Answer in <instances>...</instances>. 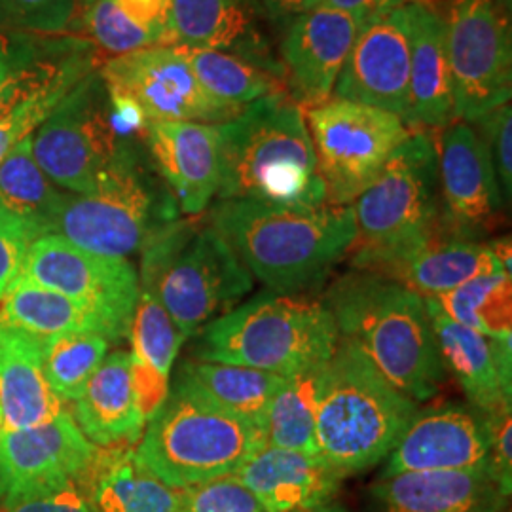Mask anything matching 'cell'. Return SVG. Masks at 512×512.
<instances>
[{"label": "cell", "mask_w": 512, "mask_h": 512, "mask_svg": "<svg viewBox=\"0 0 512 512\" xmlns=\"http://www.w3.org/2000/svg\"><path fill=\"white\" fill-rule=\"evenodd\" d=\"M499 2V6L503 8V12L507 14V16H511V4L512 0H497Z\"/></svg>", "instance_id": "f907efd6"}, {"label": "cell", "mask_w": 512, "mask_h": 512, "mask_svg": "<svg viewBox=\"0 0 512 512\" xmlns=\"http://www.w3.org/2000/svg\"><path fill=\"white\" fill-rule=\"evenodd\" d=\"M95 456L97 446L69 412L35 427L0 429V512L82 480Z\"/></svg>", "instance_id": "9a60e30c"}, {"label": "cell", "mask_w": 512, "mask_h": 512, "mask_svg": "<svg viewBox=\"0 0 512 512\" xmlns=\"http://www.w3.org/2000/svg\"><path fill=\"white\" fill-rule=\"evenodd\" d=\"M437 154L444 224L465 238L492 228L503 211V196L480 133L467 122H452L442 133Z\"/></svg>", "instance_id": "ffe728a7"}, {"label": "cell", "mask_w": 512, "mask_h": 512, "mask_svg": "<svg viewBox=\"0 0 512 512\" xmlns=\"http://www.w3.org/2000/svg\"><path fill=\"white\" fill-rule=\"evenodd\" d=\"M198 82L209 97L222 105L243 110L262 97L285 92V80L239 55L183 48Z\"/></svg>", "instance_id": "8d00e7d4"}, {"label": "cell", "mask_w": 512, "mask_h": 512, "mask_svg": "<svg viewBox=\"0 0 512 512\" xmlns=\"http://www.w3.org/2000/svg\"><path fill=\"white\" fill-rule=\"evenodd\" d=\"M80 482L97 512L179 511V490L152 475L131 446L97 448L92 467Z\"/></svg>", "instance_id": "4dcf8cb0"}, {"label": "cell", "mask_w": 512, "mask_h": 512, "mask_svg": "<svg viewBox=\"0 0 512 512\" xmlns=\"http://www.w3.org/2000/svg\"><path fill=\"white\" fill-rule=\"evenodd\" d=\"M2 429H25L55 420L65 406L44 374V338L0 319Z\"/></svg>", "instance_id": "4316f807"}, {"label": "cell", "mask_w": 512, "mask_h": 512, "mask_svg": "<svg viewBox=\"0 0 512 512\" xmlns=\"http://www.w3.org/2000/svg\"><path fill=\"white\" fill-rule=\"evenodd\" d=\"M338 342L340 334L323 302L262 293L203 327L196 357L291 376L325 365Z\"/></svg>", "instance_id": "ba28073f"}, {"label": "cell", "mask_w": 512, "mask_h": 512, "mask_svg": "<svg viewBox=\"0 0 512 512\" xmlns=\"http://www.w3.org/2000/svg\"><path fill=\"white\" fill-rule=\"evenodd\" d=\"M408 2L410 0H317V8L323 6L346 12L366 25L368 21L387 16L389 12L401 8Z\"/></svg>", "instance_id": "bcb514c9"}, {"label": "cell", "mask_w": 512, "mask_h": 512, "mask_svg": "<svg viewBox=\"0 0 512 512\" xmlns=\"http://www.w3.org/2000/svg\"><path fill=\"white\" fill-rule=\"evenodd\" d=\"M444 370L452 372L478 412L492 416L511 408V340H495L450 319L425 298Z\"/></svg>", "instance_id": "7402d4cb"}, {"label": "cell", "mask_w": 512, "mask_h": 512, "mask_svg": "<svg viewBox=\"0 0 512 512\" xmlns=\"http://www.w3.org/2000/svg\"><path fill=\"white\" fill-rule=\"evenodd\" d=\"M0 319L42 338L93 332L114 342L109 327L93 311L19 277L2 298Z\"/></svg>", "instance_id": "d6a6232c"}, {"label": "cell", "mask_w": 512, "mask_h": 512, "mask_svg": "<svg viewBox=\"0 0 512 512\" xmlns=\"http://www.w3.org/2000/svg\"><path fill=\"white\" fill-rule=\"evenodd\" d=\"M327 205L355 202L412 135L403 118L361 103L330 97L306 110Z\"/></svg>", "instance_id": "30bf717a"}, {"label": "cell", "mask_w": 512, "mask_h": 512, "mask_svg": "<svg viewBox=\"0 0 512 512\" xmlns=\"http://www.w3.org/2000/svg\"><path fill=\"white\" fill-rule=\"evenodd\" d=\"M264 512H308L327 505L342 476L321 456L264 444L234 473Z\"/></svg>", "instance_id": "d4e9b609"}, {"label": "cell", "mask_w": 512, "mask_h": 512, "mask_svg": "<svg viewBox=\"0 0 512 512\" xmlns=\"http://www.w3.org/2000/svg\"><path fill=\"white\" fill-rule=\"evenodd\" d=\"M109 338L101 334H63L44 338V374L61 403H74L95 370L109 355Z\"/></svg>", "instance_id": "f35d334b"}, {"label": "cell", "mask_w": 512, "mask_h": 512, "mask_svg": "<svg viewBox=\"0 0 512 512\" xmlns=\"http://www.w3.org/2000/svg\"><path fill=\"white\" fill-rule=\"evenodd\" d=\"M74 421L97 448L133 446L141 440L147 420L137 403L129 353L114 351L105 357L74 401Z\"/></svg>", "instance_id": "83f0119b"}, {"label": "cell", "mask_w": 512, "mask_h": 512, "mask_svg": "<svg viewBox=\"0 0 512 512\" xmlns=\"http://www.w3.org/2000/svg\"><path fill=\"white\" fill-rule=\"evenodd\" d=\"M219 129L220 202L327 205L306 112L289 93L258 99Z\"/></svg>", "instance_id": "3957f363"}, {"label": "cell", "mask_w": 512, "mask_h": 512, "mask_svg": "<svg viewBox=\"0 0 512 512\" xmlns=\"http://www.w3.org/2000/svg\"><path fill=\"white\" fill-rule=\"evenodd\" d=\"M264 444L251 421L215 403L177 372L135 454L165 486L184 490L234 475Z\"/></svg>", "instance_id": "52a82bcc"}, {"label": "cell", "mask_w": 512, "mask_h": 512, "mask_svg": "<svg viewBox=\"0 0 512 512\" xmlns=\"http://www.w3.org/2000/svg\"><path fill=\"white\" fill-rule=\"evenodd\" d=\"M256 18L253 0H171L167 46L239 55L283 78Z\"/></svg>", "instance_id": "603a6c76"}, {"label": "cell", "mask_w": 512, "mask_h": 512, "mask_svg": "<svg viewBox=\"0 0 512 512\" xmlns=\"http://www.w3.org/2000/svg\"><path fill=\"white\" fill-rule=\"evenodd\" d=\"M31 243L25 226L0 205V302L21 274Z\"/></svg>", "instance_id": "7bdbcfd3"}, {"label": "cell", "mask_w": 512, "mask_h": 512, "mask_svg": "<svg viewBox=\"0 0 512 512\" xmlns=\"http://www.w3.org/2000/svg\"><path fill=\"white\" fill-rule=\"evenodd\" d=\"M325 365L285 376L268 408L264 425L266 444L319 456L315 420L325 384Z\"/></svg>", "instance_id": "d590c367"}, {"label": "cell", "mask_w": 512, "mask_h": 512, "mask_svg": "<svg viewBox=\"0 0 512 512\" xmlns=\"http://www.w3.org/2000/svg\"><path fill=\"white\" fill-rule=\"evenodd\" d=\"M118 126L99 71L67 93L31 135L46 177L69 194H90L110 173L139 154Z\"/></svg>", "instance_id": "9c48e42d"}, {"label": "cell", "mask_w": 512, "mask_h": 512, "mask_svg": "<svg viewBox=\"0 0 512 512\" xmlns=\"http://www.w3.org/2000/svg\"><path fill=\"white\" fill-rule=\"evenodd\" d=\"M69 192L55 186L38 167L31 135L0 164V205L25 226L33 241L54 234L55 220Z\"/></svg>", "instance_id": "1f68e13d"}, {"label": "cell", "mask_w": 512, "mask_h": 512, "mask_svg": "<svg viewBox=\"0 0 512 512\" xmlns=\"http://www.w3.org/2000/svg\"><path fill=\"white\" fill-rule=\"evenodd\" d=\"M33 40L21 37L14 40L8 33L0 31V86L10 73L18 67L19 63L33 50Z\"/></svg>", "instance_id": "c3c4849f"}, {"label": "cell", "mask_w": 512, "mask_h": 512, "mask_svg": "<svg viewBox=\"0 0 512 512\" xmlns=\"http://www.w3.org/2000/svg\"><path fill=\"white\" fill-rule=\"evenodd\" d=\"M351 209L355 241L348 255L359 272L382 275L439 236L448 226L440 213L435 141L412 133Z\"/></svg>", "instance_id": "277c9868"}, {"label": "cell", "mask_w": 512, "mask_h": 512, "mask_svg": "<svg viewBox=\"0 0 512 512\" xmlns=\"http://www.w3.org/2000/svg\"><path fill=\"white\" fill-rule=\"evenodd\" d=\"M179 372L215 403L251 421L264 435L268 408L285 376L249 366L184 361Z\"/></svg>", "instance_id": "e575fe53"}, {"label": "cell", "mask_w": 512, "mask_h": 512, "mask_svg": "<svg viewBox=\"0 0 512 512\" xmlns=\"http://www.w3.org/2000/svg\"><path fill=\"white\" fill-rule=\"evenodd\" d=\"M410 6L372 19L361 27L334 97L391 112L410 124Z\"/></svg>", "instance_id": "e0dca14e"}, {"label": "cell", "mask_w": 512, "mask_h": 512, "mask_svg": "<svg viewBox=\"0 0 512 512\" xmlns=\"http://www.w3.org/2000/svg\"><path fill=\"white\" fill-rule=\"evenodd\" d=\"M80 2H82V4H84V6H90V4H93V2H95V0H80Z\"/></svg>", "instance_id": "816d5d0a"}, {"label": "cell", "mask_w": 512, "mask_h": 512, "mask_svg": "<svg viewBox=\"0 0 512 512\" xmlns=\"http://www.w3.org/2000/svg\"><path fill=\"white\" fill-rule=\"evenodd\" d=\"M74 0H0V31L61 35L73 21Z\"/></svg>", "instance_id": "ab89813d"}, {"label": "cell", "mask_w": 512, "mask_h": 512, "mask_svg": "<svg viewBox=\"0 0 512 512\" xmlns=\"http://www.w3.org/2000/svg\"><path fill=\"white\" fill-rule=\"evenodd\" d=\"M363 23L346 12L313 8L294 18L279 44L285 88L304 107L327 103Z\"/></svg>", "instance_id": "d6986e66"}, {"label": "cell", "mask_w": 512, "mask_h": 512, "mask_svg": "<svg viewBox=\"0 0 512 512\" xmlns=\"http://www.w3.org/2000/svg\"><path fill=\"white\" fill-rule=\"evenodd\" d=\"M410 124L446 128L456 120L444 21L433 6L410 0Z\"/></svg>", "instance_id": "f1b7e54d"}, {"label": "cell", "mask_w": 512, "mask_h": 512, "mask_svg": "<svg viewBox=\"0 0 512 512\" xmlns=\"http://www.w3.org/2000/svg\"><path fill=\"white\" fill-rule=\"evenodd\" d=\"M129 338L133 387L139 408L148 421L167 399L171 368L175 365L184 338L156 293L145 285H139V298L133 311Z\"/></svg>", "instance_id": "f546056e"}, {"label": "cell", "mask_w": 512, "mask_h": 512, "mask_svg": "<svg viewBox=\"0 0 512 512\" xmlns=\"http://www.w3.org/2000/svg\"><path fill=\"white\" fill-rule=\"evenodd\" d=\"M4 512H97L82 482H71L54 492L21 501Z\"/></svg>", "instance_id": "ee69618b"}, {"label": "cell", "mask_w": 512, "mask_h": 512, "mask_svg": "<svg viewBox=\"0 0 512 512\" xmlns=\"http://www.w3.org/2000/svg\"><path fill=\"white\" fill-rule=\"evenodd\" d=\"M480 137L484 139L492 164H494L495 177L499 183V190L503 202H511L512 194V109L511 105H501L488 112L480 120Z\"/></svg>", "instance_id": "b9f144b4"}, {"label": "cell", "mask_w": 512, "mask_h": 512, "mask_svg": "<svg viewBox=\"0 0 512 512\" xmlns=\"http://www.w3.org/2000/svg\"><path fill=\"white\" fill-rule=\"evenodd\" d=\"M511 427V408L490 416V473L507 495H511L512 486Z\"/></svg>", "instance_id": "f6af8a7d"}, {"label": "cell", "mask_w": 512, "mask_h": 512, "mask_svg": "<svg viewBox=\"0 0 512 512\" xmlns=\"http://www.w3.org/2000/svg\"><path fill=\"white\" fill-rule=\"evenodd\" d=\"M95 57L92 44L80 38L33 46L0 86V164L74 86L97 71Z\"/></svg>", "instance_id": "2e32d148"}, {"label": "cell", "mask_w": 512, "mask_h": 512, "mask_svg": "<svg viewBox=\"0 0 512 512\" xmlns=\"http://www.w3.org/2000/svg\"><path fill=\"white\" fill-rule=\"evenodd\" d=\"M446 2L442 21L456 120L469 124L511 101V16L497 0Z\"/></svg>", "instance_id": "7c38bea8"}, {"label": "cell", "mask_w": 512, "mask_h": 512, "mask_svg": "<svg viewBox=\"0 0 512 512\" xmlns=\"http://www.w3.org/2000/svg\"><path fill=\"white\" fill-rule=\"evenodd\" d=\"M171 0H95L86 25L93 40L110 54L122 55L167 46Z\"/></svg>", "instance_id": "836d02e7"}, {"label": "cell", "mask_w": 512, "mask_h": 512, "mask_svg": "<svg viewBox=\"0 0 512 512\" xmlns=\"http://www.w3.org/2000/svg\"><path fill=\"white\" fill-rule=\"evenodd\" d=\"M143 139L152 164L186 215H200L217 196L220 129L198 122H148Z\"/></svg>", "instance_id": "44dd1931"}, {"label": "cell", "mask_w": 512, "mask_h": 512, "mask_svg": "<svg viewBox=\"0 0 512 512\" xmlns=\"http://www.w3.org/2000/svg\"><path fill=\"white\" fill-rule=\"evenodd\" d=\"M110 101L148 122L220 126L241 110L209 97L179 46H152L116 55L101 67Z\"/></svg>", "instance_id": "4fadbf2b"}, {"label": "cell", "mask_w": 512, "mask_h": 512, "mask_svg": "<svg viewBox=\"0 0 512 512\" xmlns=\"http://www.w3.org/2000/svg\"><path fill=\"white\" fill-rule=\"evenodd\" d=\"M509 495L488 471H420L380 476L370 512H501Z\"/></svg>", "instance_id": "cb8c5ba5"}, {"label": "cell", "mask_w": 512, "mask_h": 512, "mask_svg": "<svg viewBox=\"0 0 512 512\" xmlns=\"http://www.w3.org/2000/svg\"><path fill=\"white\" fill-rule=\"evenodd\" d=\"M308 512H348L344 507H340V505H332V503H327V505H321V507H317V509H313V511Z\"/></svg>", "instance_id": "681fc988"}, {"label": "cell", "mask_w": 512, "mask_h": 512, "mask_svg": "<svg viewBox=\"0 0 512 512\" xmlns=\"http://www.w3.org/2000/svg\"><path fill=\"white\" fill-rule=\"evenodd\" d=\"M490 446V416L473 406L439 404L414 414L389 452L382 476L420 471L490 473Z\"/></svg>", "instance_id": "ac0fdd59"}, {"label": "cell", "mask_w": 512, "mask_h": 512, "mask_svg": "<svg viewBox=\"0 0 512 512\" xmlns=\"http://www.w3.org/2000/svg\"><path fill=\"white\" fill-rule=\"evenodd\" d=\"M509 266L511 256H505L503 247L478 243L446 228L382 275L423 298H433L450 293L480 275L511 272Z\"/></svg>", "instance_id": "484cf974"}, {"label": "cell", "mask_w": 512, "mask_h": 512, "mask_svg": "<svg viewBox=\"0 0 512 512\" xmlns=\"http://www.w3.org/2000/svg\"><path fill=\"white\" fill-rule=\"evenodd\" d=\"M258 16L274 25H289L294 18L317 8V0H253Z\"/></svg>", "instance_id": "7dc6e473"}, {"label": "cell", "mask_w": 512, "mask_h": 512, "mask_svg": "<svg viewBox=\"0 0 512 512\" xmlns=\"http://www.w3.org/2000/svg\"><path fill=\"white\" fill-rule=\"evenodd\" d=\"M340 338L351 342L387 382L414 403L439 393L444 365L425 298L370 272L338 277L321 300Z\"/></svg>", "instance_id": "7a4b0ae2"}, {"label": "cell", "mask_w": 512, "mask_h": 512, "mask_svg": "<svg viewBox=\"0 0 512 512\" xmlns=\"http://www.w3.org/2000/svg\"><path fill=\"white\" fill-rule=\"evenodd\" d=\"M19 279L93 311L109 327L114 342L128 338L139 298V274L126 258L95 255L48 234L31 243Z\"/></svg>", "instance_id": "5bb4252c"}, {"label": "cell", "mask_w": 512, "mask_h": 512, "mask_svg": "<svg viewBox=\"0 0 512 512\" xmlns=\"http://www.w3.org/2000/svg\"><path fill=\"white\" fill-rule=\"evenodd\" d=\"M211 226L249 274L279 294L319 287L355 241L351 205L287 207L224 200L215 205Z\"/></svg>", "instance_id": "6da1fadb"}, {"label": "cell", "mask_w": 512, "mask_h": 512, "mask_svg": "<svg viewBox=\"0 0 512 512\" xmlns=\"http://www.w3.org/2000/svg\"><path fill=\"white\" fill-rule=\"evenodd\" d=\"M418 403L408 399L351 342L340 338L325 365L317 406L319 456L340 476L355 475L389 456Z\"/></svg>", "instance_id": "8992f818"}, {"label": "cell", "mask_w": 512, "mask_h": 512, "mask_svg": "<svg viewBox=\"0 0 512 512\" xmlns=\"http://www.w3.org/2000/svg\"><path fill=\"white\" fill-rule=\"evenodd\" d=\"M433 300L459 325L495 340H511V272L480 275Z\"/></svg>", "instance_id": "74e56055"}, {"label": "cell", "mask_w": 512, "mask_h": 512, "mask_svg": "<svg viewBox=\"0 0 512 512\" xmlns=\"http://www.w3.org/2000/svg\"><path fill=\"white\" fill-rule=\"evenodd\" d=\"M171 220L173 198L158 196L137 154L90 194H69L54 234L95 255L128 260L156 228Z\"/></svg>", "instance_id": "8fae6325"}, {"label": "cell", "mask_w": 512, "mask_h": 512, "mask_svg": "<svg viewBox=\"0 0 512 512\" xmlns=\"http://www.w3.org/2000/svg\"><path fill=\"white\" fill-rule=\"evenodd\" d=\"M139 285L156 293L186 340L234 310L253 275L211 224L171 220L141 247Z\"/></svg>", "instance_id": "5b68a950"}, {"label": "cell", "mask_w": 512, "mask_h": 512, "mask_svg": "<svg viewBox=\"0 0 512 512\" xmlns=\"http://www.w3.org/2000/svg\"><path fill=\"white\" fill-rule=\"evenodd\" d=\"M177 512H264L234 475L179 490Z\"/></svg>", "instance_id": "60d3db41"}]
</instances>
